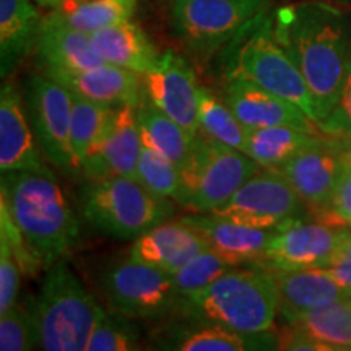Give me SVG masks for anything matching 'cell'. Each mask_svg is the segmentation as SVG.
Segmentation results:
<instances>
[{
	"label": "cell",
	"instance_id": "6da1fadb",
	"mask_svg": "<svg viewBox=\"0 0 351 351\" xmlns=\"http://www.w3.org/2000/svg\"><path fill=\"white\" fill-rule=\"evenodd\" d=\"M271 28L301 70L320 124L335 106L351 62V13L311 0L275 10Z\"/></svg>",
	"mask_w": 351,
	"mask_h": 351
},
{
	"label": "cell",
	"instance_id": "7a4b0ae2",
	"mask_svg": "<svg viewBox=\"0 0 351 351\" xmlns=\"http://www.w3.org/2000/svg\"><path fill=\"white\" fill-rule=\"evenodd\" d=\"M0 202L44 267L59 261L78 241V219L51 171L2 173Z\"/></svg>",
	"mask_w": 351,
	"mask_h": 351
},
{
	"label": "cell",
	"instance_id": "3957f363",
	"mask_svg": "<svg viewBox=\"0 0 351 351\" xmlns=\"http://www.w3.org/2000/svg\"><path fill=\"white\" fill-rule=\"evenodd\" d=\"M278 306L274 270L254 262L252 267H232L207 288L179 301L176 311L195 322L252 333L271 330Z\"/></svg>",
	"mask_w": 351,
	"mask_h": 351
},
{
	"label": "cell",
	"instance_id": "277c9868",
	"mask_svg": "<svg viewBox=\"0 0 351 351\" xmlns=\"http://www.w3.org/2000/svg\"><path fill=\"white\" fill-rule=\"evenodd\" d=\"M221 56L226 77H243L288 99L319 125L313 95L301 70L274 36L270 10L254 20Z\"/></svg>",
	"mask_w": 351,
	"mask_h": 351
},
{
	"label": "cell",
	"instance_id": "5b68a950",
	"mask_svg": "<svg viewBox=\"0 0 351 351\" xmlns=\"http://www.w3.org/2000/svg\"><path fill=\"white\" fill-rule=\"evenodd\" d=\"M33 311L41 348L47 351H86L96 324L106 313L62 258L47 267Z\"/></svg>",
	"mask_w": 351,
	"mask_h": 351
},
{
	"label": "cell",
	"instance_id": "8992f818",
	"mask_svg": "<svg viewBox=\"0 0 351 351\" xmlns=\"http://www.w3.org/2000/svg\"><path fill=\"white\" fill-rule=\"evenodd\" d=\"M82 208L85 219L101 234L117 239H137L173 213L168 199L143 187L137 179H93L83 187Z\"/></svg>",
	"mask_w": 351,
	"mask_h": 351
},
{
	"label": "cell",
	"instance_id": "52a82bcc",
	"mask_svg": "<svg viewBox=\"0 0 351 351\" xmlns=\"http://www.w3.org/2000/svg\"><path fill=\"white\" fill-rule=\"evenodd\" d=\"M261 168L244 152L197 135L181 166V187L174 200L194 213H210L226 204Z\"/></svg>",
	"mask_w": 351,
	"mask_h": 351
},
{
	"label": "cell",
	"instance_id": "ba28073f",
	"mask_svg": "<svg viewBox=\"0 0 351 351\" xmlns=\"http://www.w3.org/2000/svg\"><path fill=\"white\" fill-rule=\"evenodd\" d=\"M269 10V0H173L171 25L189 52L208 57L230 46Z\"/></svg>",
	"mask_w": 351,
	"mask_h": 351
},
{
	"label": "cell",
	"instance_id": "9c48e42d",
	"mask_svg": "<svg viewBox=\"0 0 351 351\" xmlns=\"http://www.w3.org/2000/svg\"><path fill=\"white\" fill-rule=\"evenodd\" d=\"M304 205L282 171L265 168L210 215L247 226L278 228L304 217Z\"/></svg>",
	"mask_w": 351,
	"mask_h": 351
},
{
	"label": "cell",
	"instance_id": "30bf717a",
	"mask_svg": "<svg viewBox=\"0 0 351 351\" xmlns=\"http://www.w3.org/2000/svg\"><path fill=\"white\" fill-rule=\"evenodd\" d=\"M103 291L112 311L132 319L165 317L179 302L171 274L130 258L104 274Z\"/></svg>",
	"mask_w": 351,
	"mask_h": 351
},
{
	"label": "cell",
	"instance_id": "8fae6325",
	"mask_svg": "<svg viewBox=\"0 0 351 351\" xmlns=\"http://www.w3.org/2000/svg\"><path fill=\"white\" fill-rule=\"evenodd\" d=\"M25 108L39 148L52 165L77 173L70 143L72 91L51 77L34 75L26 83Z\"/></svg>",
	"mask_w": 351,
	"mask_h": 351
},
{
	"label": "cell",
	"instance_id": "7c38bea8",
	"mask_svg": "<svg viewBox=\"0 0 351 351\" xmlns=\"http://www.w3.org/2000/svg\"><path fill=\"white\" fill-rule=\"evenodd\" d=\"M145 98L189 134L199 135L200 86L194 70L174 51L160 56L155 67L142 75Z\"/></svg>",
	"mask_w": 351,
	"mask_h": 351
},
{
	"label": "cell",
	"instance_id": "4fadbf2b",
	"mask_svg": "<svg viewBox=\"0 0 351 351\" xmlns=\"http://www.w3.org/2000/svg\"><path fill=\"white\" fill-rule=\"evenodd\" d=\"M345 168L339 142L333 137H319L296 153L280 171L288 179L306 207L322 217L330 212L333 194Z\"/></svg>",
	"mask_w": 351,
	"mask_h": 351
},
{
	"label": "cell",
	"instance_id": "5bb4252c",
	"mask_svg": "<svg viewBox=\"0 0 351 351\" xmlns=\"http://www.w3.org/2000/svg\"><path fill=\"white\" fill-rule=\"evenodd\" d=\"M142 150L137 108L129 104L114 108L88 153L82 174L90 181L111 176L135 179Z\"/></svg>",
	"mask_w": 351,
	"mask_h": 351
},
{
	"label": "cell",
	"instance_id": "9a60e30c",
	"mask_svg": "<svg viewBox=\"0 0 351 351\" xmlns=\"http://www.w3.org/2000/svg\"><path fill=\"white\" fill-rule=\"evenodd\" d=\"M346 226L327 223L293 221L283 226L270 241L258 263L270 270L324 269L340 243Z\"/></svg>",
	"mask_w": 351,
	"mask_h": 351
},
{
	"label": "cell",
	"instance_id": "2e32d148",
	"mask_svg": "<svg viewBox=\"0 0 351 351\" xmlns=\"http://www.w3.org/2000/svg\"><path fill=\"white\" fill-rule=\"evenodd\" d=\"M223 99L247 130L271 125H291L311 134H322L319 125L296 104L243 77H226L223 85Z\"/></svg>",
	"mask_w": 351,
	"mask_h": 351
},
{
	"label": "cell",
	"instance_id": "e0dca14e",
	"mask_svg": "<svg viewBox=\"0 0 351 351\" xmlns=\"http://www.w3.org/2000/svg\"><path fill=\"white\" fill-rule=\"evenodd\" d=\"M0 169L47 173L26 108L15 86L5 83L0 93Z\"/></svg>",
	"mask_w": 351,
	"mask_h": 351
},
{
	"label": "cell",
	"instance_id": "ac0fdd59",
	"mask_svg": "<svg viewBox=\"0 0 351 351\" xmlns=\"http://www.w3.org/2000/svg\"><path fill=\"white\" fill-rule=\"evenodd\" d=\"M44 73L73 93L111 108L125 104L138 108L145 98L142 75L108 62L80 72L44 70Z\"/></svg>",
	"mask_w": 351,
	"mask_h": 351
},
{
	"label": "cell",
	"instance_id": "d6986e66",
	"mask_svg": "<svg viewBox=\"0 0 351 351\" xmlns=\"http://www.w3.org/2000/svg\"><path fill=\"white\" fill-rule=\"evenodd\" d=\"M210 245L204 236L184 219L161 223L138 236L129 251L130 261H137L168 274L179 270Z\"/></svg>",
	"mask_w": 351,
	"mask_h": 351
},
{
	"label": "cell",
	"instance_id": "ffe728a7",
	"mask_svg": "<svg viewBox=\"0 0 351 351\" xmlns=\"http://www.w3.org/2000/svg\"><path fill=\"white\" fill-rule=\"evenodd\" d=\"M182 219L204 236L210 249H213L232 265H247V263L261 262L270 241L283 228L247 226L213 217L210 213L189 215Z\"/></svg>",
	"mask_w": 351,
	"mask_h": 351
},
{
	"label": "cell",
	"instance_id": "44dd1931",
	"mask_svg": "<svg viewBox=\"0 0 351 351\" xmlns=\"http://www.w3.org/2000/svg\"><path fill=\"white\" fill-rule=\"evenodd\" d=\"M160 348L178 351H265L278 350V335L267 332H241L219 324L195 322L174 327L161 340Z\"/></svg>",
	"mask_w": 351,
	"mask_h": 351
},
{
	"label": "cell",
	"instance_id": "7402d4cb",
	"mask_svg": "<svg viewBox=\"0 0 351 351\" xmlns=\"http://www.w3.org/2000/svg\"><path fill=\"white\" fill-rule=\"evenodd\" d=\"M36 51L44 70L80 72L104 64L90 34L78 32L51 15L43 19Z\"/></svg>",
	"mask_w": 351,
	"mask_h": 351
},
{
	"label": "cell",
	"instance_id": "603a6c76",
	"mask_svg": "<svg viewBox=\"0 0 351 351\" xmlns=\"http://www.w3.org/2000/svg\"><path fill=\"white\" fill-rule=\"evenodd\" d=\"M278 288V311L291 315L326 307L351 298V293L333 280L326 269L274 270Z\"/></svg>",
	"mask_w": 351,
	"mask_h": 351
},
{
	"label": "cell",
	"instance_id": "cb8c5ba5",
	"mask_svg": "<svg viewBox=\"0 0 351 351\" xmlns=\"http://www.w3.org/2000/svg\"><path fill=\"white\" fill-rule=\"evenodd\" d=\"M43 19L29 0H0V72L8 75L36 47Z\"/></svg>",
	"mask_w": 351,
	"mask_h": 351
},
{
	"label": "cell",
	"instance_id": "d4e9b609",
	"mask_svg": "<svg viewBox=\"0 0 351 351\" xmlns=\"http://www.w3.org/2000/svg\"><path fill=\"white\" fill-rule=\"evenodd\" d=\"M104 62L143 75L160 59L156 47L137 23L125 20L90 34Z\"/></svg>",
	"mask_w": 351,
	"mask_h": 351
},
{
	"label": "cell",
	"instance_id": "484cf974",
	"mask_svg": "<svg viewBox=\"0 0 351 351\" xmlns=\"http://www.w3.org/2000/svg\"><path fill=\"white\" fill-rule=\"evenodd\" d=\"M137 121L143 147L173 161L181 169L197 135L189 134L182 125H179L152 103L140 104L137 108Z\"/></svg>",
	"mask_w": 351,
	"mask_h": 351
},
{
	"label": "cell",
	"instance_id": "4316f807",
	"mask_svg": "<svg viewBox=\"0 0 351 351\" xmlns=\"http://www.w3.org/2000/svg\"><path fill=\"white\" fill-rule=\"evenodd\" d=\"M320 134L296 129L291 125H271L247 130L244 153L267 169H280L296 153L315 142Z\"/></svg>",
	"mask_w": 351,
	"mask_h": 351
},
{
	"label": "cell",
	"instance_id": "83f0119b",
	"mask_svg": "<svg viewBox=\"0 0 351 351\" xmlns=\"http://www.w3.org/2000/svg\"><path fill=\"white\" fill-rule=\"evenodd\" d=\"M285 322L320 341L327 351L351 350V298L314 311L285 315Z\"/></svg>",
	"mask_w": 351,
	"mask_h": 351
},
{
	"label": "cell",
	"instance_id": "f1b7e54d",
	"mask_svg": "<svg viewBox=\"0 0 351 351\" xmlns=\"http://www.w3.org/2000/svg\"><path fill=\"white\" fill-rule=\"evenodd\" d=\"M137 3L138 0H62L49 15L78 32L93 34L130 20Z\"/></svg>",
	"mask_w": 351,
	"mask_h": 351
},
{
	"label": "cell",
	"instance_id": "f546056e",
	"mask_svg": "<svg viewBox=\"0 0 351 351\" xmlns=\"http://www.w3.org/2000/svg\"><path fill=\"white\" fill-rule=\"evenodd\" d=\"M219 142L234 150L244 152L247 142V129L241 124L234 112L208 88L200 86L199 96V134Z\"/></svg>",
	"mask_w": 351,
	"mask_h": 351
},
{
	"label": "cell",
	"instance_id": "4dcf8cb0",
	"mask_svg": "<svg viewBox=\"0 0 351 351\" xmlns=\"http://www.w3.org/2000/svg\"><path fill=\"white\" fill-rule=\"evenodd\" d=\"M111 106L95 103L72 91V122H70V143L75 158L77 173H82L88 153L103 130L112 112Z\"/></svg>",
	"mask_w": 351,
	"mask_h": 351
},
{
	"label": "cell",
	"instance_id": "1f68e13d",
	"mask_svg": "<svg viewBox=\"0 0 351 351\" xmlns=\"http://www.w3.org/2000/svg\"><path fill=\"white\" fill-rule=\"evenodd\" d=\"M232 267L238 265H232L213 249L200 252L191 262H187L181 269L171 274L179 301L207 288L208 285H212L215 280L226 274L228 270H231Z\"/></svg>",
	"mask_w": 351,
	"mask_h": 351
},
{
	"label": "cell",
	"instance_id": "d6a6232c",
	"mask_svg": "<svg viewBox=\"0 0 351 351\" xmlns=\"http://www.w3.org/2000/svg\"><path fill=\"white\" fill-rule=\"evenodd\" d=\"M140 327L134 319L119 313H104L96 324L86 351H132L140 350Z\"/></svg>",
	"mask_w": 351,
	"mask_h": 351
},
{
	"label": "cell",
	"instance_id": "836d02e7",
	"mask_svg": "<svg viewBox=\"0 0 351 351\" xmlns=\"http://www.w3.org/2000/svg\"><path fill=\"white\" fill-rule=\"evenodd\" d=\"M135 179L153 194L176 199L181 187V169L173 161L143 147Z\"/></svg>",
	"mask_w": 351,
	"mask_h": 351
},
{
	"label": "cell",
	"instance_id": "e575fe53",
	"mask_svg": "<svg viewBox=\"0 0 351 351\" xmlns=\"http://www.w3.org/2000/svg\"><path fill=\"white\" fill-rule=\"evenodd\" d=\"M41 345V335L34 311L13 306L0 314V350L28 351Z\"/></svg>",
	"mask_w": 351,
	"mask_h": 351
},
{
	"label": "cell",
	"instance_id": "d590c367",
	"mask_svg": "<svg viewBox=\"0 0 351 351\" xmlns=\"http://www.w3.org/2000/svg\"><path fill=\"white\" fill-rule=\"evenodd\" d=\"M21 267L13 247L3 234H0V314L16 304L20 288Z\"/></svg>",
	"mask_w": 351,
	"mask_h": 351
},
{
	"label": "cell",
	"instance_id": "8d00e7d4",
	"mask_svg": "<svg viewBox=\"0 0 351 351\" xmlns=\"http://www.w3.org/2000/svg\"><path fill=\"white\" fill-rule=\"evenodd\" d=\"M319 129L328 137H343L351 134V62L341 85L339 99L332 111L320 121Z\"/></svg>",
	"mask_w": 351,
	"mask_h": 351
},
{
	"label": "cell",
	"instance_id": "74e56055",
	"mask_svg": "<svg viewBox=\"0 0 351 351\" xmlns=\"http://www.w3.org/2000/svg\"><path fill=\"white\" fill-rule=\"evenodd\" d=\"M330 226H351V165L345 163L341 176L333 194L332 207L326 217Z\"/></svg>",
	"mask_w": 351,
	"mask_h": 351
},
{
	"label": "cell",
	"instance_id": "f35d334b",
	"mask_svg": "<svg viewBox=\"0 0 351 351\" xmlns=\"http://www.w3.org/2000/svg\"><path fill=\"white\" fill-rule=\"evenodd\" d=\"M337 283L351 293V228H345L335 252L324 267Z\"/></svg>",
	"mask_w": 351,
	"mask_h": 351
},
{
	"label": "cell",
	"instance_id": "ab89813d",
	"mask_svg": "<svg viewBox=\"0 0 351 351\" xmlns=\"http://www.w3.org/2000/svg\"><path fill=\"white\" fill-rule=\"evenodd\" d=\"M278 350L327 351L326 346L320 343V341L293 326H288L278 333Z\"/></svg>",
	"mask_w": 351,
	"mask_h": 351
},
{
	"label": "cell",
	"instance_id": "60d3db41",
	"mask_svg": "<svg viewBox=\"0 0 351 351\" xmlns=\"http://www.w3.org/2000/svg\"><path fill=\"white\" fill-rule=\"evenodd\" d=\"M333 138H337V142H339L340 152L341 155H343L345 163L351 165V134L343 135V137H333Z\"/></svg>",
	"mask_w": 351,
	"mask_h": 351
},
{
	"label": "cell",
	"instance_id": "b9f144b4",
	"mask_svg": "<svg viewBox=\"0 0 351 351\" xmlns=\"http://www.w3.org/2000/svg\"><path fill=\"white\" fill-rule=\"evenodd\" d=\"M62 0H36V3H39L41 7H49V8H56Z\"/></svg>",
	"mask_w": 351,
	"mask_h": 351
},
{
	"label": "cell",
	"instance_id": "7bdbcfd3",
	"mask_svg": "<svg viewBox=\"0 0 351 351\" xmlns=\"http://www.w3.org/2000/svg\"><path fill=\"white\" fill-rule=\"evenodd\" d=\"M350 228H351V226H350Z\"/></svg>",
	"mask_w": 351,
	"mask_h": 351
}]
</instances>
